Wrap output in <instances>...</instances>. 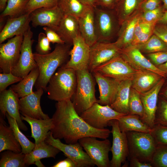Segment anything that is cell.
<instances>
[{
	"instance_id": "cell-23",
	"label": "cell",
	"mask_w": 167,
	"mask_h": 167,
	"mask_svg": "<svg viewBox=\"0 0 167 167\" xmlns=\"http://www.w3.org/2000/svg\"><path fill=\"white\" fill-rule=\"evenodd\" d=\"M142 13L139 8L120 24L115 43L121 49L130 45L134 39L136 25Z\"/></svg>"
},
{
	"instance_id": "cell-42",
	"label": "cell",
	"mask_w": 167,
	"mask_h": 167,
	"mask_svg": "<svg viewBox=\"0 0 167 167\" xmlns=\"http://www.w3.org/2000/svg\"><path fill=\"white\" fill-rule=\"evenodd\" d=\"M150 133L157 145H167V126L156 124Z\"/></svg>"
},
{
	"instance_id": "cell-50",
	"label": "cell",
	"mask_w": 167,
	"mask_h": 167,
	"mask_svg": "<svg viewBox=\"0 0 167 167\" xmlns=\"http://www.w3.org/2000/svg\"><path fill=\"white\" fill-rule=\"evenodd\" d=\"M43 28L50 42L53 44L55 43L56 44L65 43L54 30L46 26L44 27Z\"/></svg>"
},
{
	"instance_id": "cell-28",
	"label": "cell",
	"mask_w": 167,
	"mask_h": 167,
	"mask_svg": "<svg viewBox=\"0 0 167 167\" xmlns=\"http://www.w3.org/2000/svg\"><path fill=\"white\" fill-rule=\"evenodd\" d=\"M162 77L152 71L137 70L132 80L131 87L140 93L144 92L153 88Z\"/></svg>"
},
{
	"instance_id": "cell-10",
	"label": "cell",
	"mask_w": 167,
	"mask_h": 167,
	"mask_svg": "<svg viewBox=\"0 0 167 167\" xmlns=\"http://www.w3.org/2000/svg\"><path fill=\"white\" fill-rule=\"evenodd\" d=\"M94 71L105 76L121 81L129 79L132 80L137 70L119 55L101 64Z\"/></svg>"
},
{
	"instance_id": "cell-53",
	"label": "cell",
	"mask_w": 167,
	"mask_h": 167,
	"mask_svg": "<svg viewBox=\"0 0 167 167\" xmlns=\"http://www.w3.org/2000/svg\"><path fill=\"white\" fill-rule=\"evenodd\" d=\"M51 167H76V166L71 159L67 157L58 162Z\"/></svg>"
},
{
	"instance_id": "cell-41",
	"label": "cell",
	"mask_w": 167,
	"mask_h": 167,
	"mask_svg": "<svg viewBox=\"0 0 167 167\" xmlns=\"http://www.w3.org/2000/svg\"><path fill=\"white\" fill-rule=\"evenodd\" d=\"M58 0H29L24 14H30L34 10L40 8H50L57 5Z\"/></svg>"
},
{
	"instance_id": "cell-8",
	"label": "cell",
	"mask_w": 167,
	"mask_h": 167,
	"mask_svg": "<svg viewBox=\"0 0 167 167\" xmlns=\"http://www.w3.org/2000/svg\"><path fill=\"white\" fill-rule=\"evenodd\" d=\"M126 114L117 112L108 105H102L96 102L82 113L80 116L92 127L103 129L108 126L110 120H118Z\"/></svg>"
},
{
	"instance_id": "cell-36",
	"label": "cell",
	"mask_w": 167,
	"mask_h": 167,
	"mask_svg": "<svg viewBox=\"0 0 167 167\" xmlns=\"http://www.w3.org/2000/svg\"><path fill=\"white\" fill-rule=\"evenodd\" d=\"M25 154L7 150L2 155L0 160V167H24Z\"/></svg>"
},
{
	"instance_id": "cell-59",
	"label": "cell",
	"mask_w": 167,
	"mask_h": 167,
	"mask_svg": "<svg viewBox=\"0 0 167 167\" xmlns=\"http://www.w3.org/2000/svg\"><path fill=\"white\" fill-rule=\"evenodd\" d=\"M163 3V7L165 9L167 10V0H161Z\"/></svg>"
},
{
	"instance_id": "cell-20",
	"label": "cell",
	"mask_w": 167,
	"mask_h": 167,
	"mask_svg": "<svg viewBox=\"0 0 167 167\" xmlns=\"http://www.w3.org/2000/svg\"><path fill=\"white\" fill-rule=\"evenodd\" d=\"M92 73L99 87L100 96L97 102L110 106L115 100L121 81L105 76L96 71Z\"/></svg>"
},
{
	"instance_id": "cell-38",
	"label": "cell",
	"mask_w": 167,
	"mask_h": 167,
	"mask_svg": "<svg viewBox=\"0 0 167 167\" xmlns=\"http://www.w3.org/2000/svg\"><path fill=\"white\" fill-rule=\"evenodd\" d=\"M136 47L141 52L147 54L167 51V44L154 34L146 42Z\"/></svg>"
},
{
	"instance_id": "cell-29",
	"label": "cell",
	"mask_w": 167,
	"mask_h": 167,
	"mask_svg": "<svg viewBox=\"0 0 167 167\" xmlns=\"http://www.w3.org/2000/svg\"><path fill=\"white\" fill-rule=\"evenodd\" d=\"M6 150L19 153L22 152L21 147L9 126L6 124L2 117H0V152Z\"/></svg>"
},
{
	"instance_id": "cell-43",
	"label": "cell",
	"mask_w": 167,
	"mask_h": 167,
	"mask_svg": "<svg viewBox=\"0 0 167 167\" xmlns=\"http://www.w3.org/2000/svg\"><path fill=\"white\" fill-rule=\"evenodd\" d=\"M164 10L163 6H161L155 9L142 12L140 19L145 22H158L164 12Z\"/></svg>"
},
{
	"instance_id": "cell-5",
	"label": "cell",
	"mask_w": 167,
	"mask_h": 167,
	"mask_svg": "<svg viewBox=\"0 0 167 167\" xmlns=\"http://www.w3.org/2000/svg\"><path fill=\"white\" fill-rule=\"evenodd\" d=\"M126 133L130 158L150 163L157 146L152 135L150 133L136 131Z\"/></svg>"
},
{
	"instance_id": "cell-54",
	"label": "cell",
	"mask_w": 167,
	"mask_h": 167,
	"mask_svg": "<svg viewBox=\"0 0 167 167\" xmlns=\"http://www.w3.org/2000/svg\"><path fill=\"white\" fill-rule=\"evenodd\" d=\"M130 166L131 167H152L150 163L141 162L134 158H130Z\"/></svg>"
},
{
	"instance_id": "cell-32",
	"label": "cell",
	"mask_w": 167,
	"mask_h": 167,
	"mask_svg": "<svg viewBox=\"0 0 167 167\" xmlns=\"http://www.w3.org/2000/svg\"><path fill=\"white\" fill-rule=\"evenodd\" d=\"M39 75V71L37 67L33 69L19 83L10 87L19 98L26 96L33 92V87Z\"/></svg>"
},
{
	"instance_id": "cell-3",
	"label": "cell",
	"mask_w": 167,
	"mask_h": 167,
	"mask_svg": "<svg viewBox=\"0 0 167 167\" xmlns=\"http://www.w3.org/2000/svg\"><path fill=\"white\" fill-rule=\"evenodd\" d=\"M77 84L76 71L62 66L51 77L45 91L48 97L51 100L58 102L71 100Z\"/></svg>"
},
{
	"instance_id": "cell-31",
	"label": "cell",
	"mask_w": 167,
	"mask_h": 167,
	"mask_svg": "<svg viewBox=\"0 0 167 167\" xmlns=\"http://www.w3.org/2000/svg\"><path fill=\"white\" fill-rule=\"evenodd\" d=\"M118 126L122 132L136 131L150 133L152 128L144 123L137 115L127 114L118 120Z\"/></svg>"
},
{
	"instance_id": "cell-15",
	"label": "cell",
	"mask_w": 167,
	"mask_h": 167,
	"mask_svg": "<svg viewBox=\"0 0 167 167\" xmlns=\"http://www.w3.org/2000/svg\"><path fill=\"white\" fill-rule=\"evenodd\" d=\"M72 46L69 60L62 66L71 68L76 71L88 69L90 46L80 35L74 39Z\"/></svg>"
},
{
	"instance_id": "cell-24",
	"label": "cell",
	"mask_w": 167,
	"mask_h": 167,
	"mask_svg": "<svg viewBox=\"0 0 167 167\" xmlns=\"http://www.w3.org/2000/svg\"><path fill=\"white\" fill-rule=\"evenodd\" d=\"M54 30L66 44L72 46L74 39L80 35L78 19L70 15H64Z\"/></svg>"
},
{
	"instance_id": "cell-22",
	"label": "cell",
	"mask_w": 167,
	"mask_h": 167,
	"mask_svg": "<svg viewBox=\"0 0 167 167\" xmlns=\"http://www.w3.org/2000/svg\"><path fill=\"white\" fill-rule=\"evenodd\" d=\"M30 14L26 13L15 18H8L0 33V44L6 39L23 35L30 27Z\"/></svg>"
},
{
	"instance_id": "cell-30",
	"label": "cell",
	"mask_w": 167,
	"mask_h": 167,
	"mask_svg": "<svg viewBox=\"0 0 167 167\" xmlns=\"http://www.w3.org/2000/svg\"><path fill=\"white\" fill-rule=\"evenodd\" d=\"M132 80L126 79L120 82L115 100L110 106L118 112L129 114L128 103Z\"/></svg>"
},
{
	"instance_id": "cell-45",
	"label": "cell",
	"mask_w": 167,
	"mask_h": 167,
	"mask_svg": "<svg viewBox=\"0 0 167 167\" xmlns=\"http://www.w3.org/2000/svg\"><path fill=\"white\" fill-rule=\"evenodd\" d=\"M23 79L15 76L11 73L0 74V92L6 89L10 85L20 82Z\"/></svg>"
},
{
	"instance_id": "cell-37",
	"label": "cell",
	"mask_w": 167,
	"mask_h": 167,
	"mask_svg": "<svg viewBox=\"0 0 167 167\" xmlns=\"http://www.w3.org/2000/svg\"><path fill=\"white\" fill-rule=\"evenodd\" d=\"M29 0H8L6 6L0 15L1 18L8 16L13 18L23 15Z\"/></svg>"
},
{
	"instance_id": "cell-57",
	"label": "cell",
	"mask_w": 167,
	"mask_h": 167,
	"mask_svg": "<svg viewBox=\"0 0 167 167\" xmlns=\"http://www.w3.org/2000/svg\"><path fill=\"white\" fill-rule=\"evenodd\" d=\"M157 67L166 74H167V61L165 63L157 66Z\"/></svg>"
},
{
	"instance_id": "cell-40",
	"label": "cell",
	"mask_w": 167,
	"mask_h": 167,
	"mask_svg": "<svg viewBox=\"0 0 167 167\" xmlns=\"http://www.w3.org/2000/svg\"><path fill=\"white\" fill-rule=\"evenodd\" d=\"M150 163L152 167H167V145H157Z\"/></svg>"
},
{
	"instance_id": "cell-19",
	"label": "cell",
	"mask_w": 167,
	"mask_h": 167,
	"mask_svg": "<svg viewBox=\"0 0 167 167\" xmlns=\"http://www.w3.org/2000/svg\"><path fill=\"white\" fill-rule=\"evenodd\" d=\"M19 97L11 87L0 92V110L4 118L7 113L16 121L20 129L26 131L28 129L22 122L19 113Z\"/></svg>"
},
{
	"instance_id": "cell-21",
	"label": "cell",
	"mask_w": 167,
	"mask_h": 167,
	"mask_svg": "<svg viewBox=\"0 0 167 167\" xmlns=\"http://www.w3.org/2000/svg\"><path fill=\"white\" fill-rule=\"evenodd\" d=\"M44 89L40 88L31 94L19 99V110L23 115L38 119L50 118L43 112L40 105L41 97Z\"/></svg>"
},
{
	"instance_id": "cell-7",
	"label": "cell",
	"mask_w": 167,
	"mask_h": 167,
	"mask_svg": "<svg viewBox=\"0 0 167 167\" xmlns=\"http://www.w3.org/2000/svg\"><path fill=\"white\" fill-rule=\"evenodd\" d=\"M78 142L98 167H110V161L109 157L111 143L106 139L99 140L94 137H86L80 139Z\"/></svg>"
},
{
	"instance_id": "cell-61",
	"label": "cell",
	"mask_w": 167,
	"mask_h": 167,
	"mask_svg": "<svg viewBox=\"0 0 167 167\" xmlns=\"http://www.w3.org/2000/svg\"><path fill=\"white\" fill-rule=\"evenodd\" d=\"M120 0H116L117 3Z\"/></svg>"
},
{
	"instance_id": "cell-6",
	"label": "cell",
	"mask_w": 167,
	"mask_h": 167,
	"mask_svg": "<svg viewBox=\"0 0 167 167\" xmlns=\"http://www.w3.org/2000/svg\"><path fill=\"white\" fill-rule=\"evenodd\" d=\"M98 6L94 7V23L97 41L109 42L118 33L120 25L115 11Z\"/></svg>"
},
{
	"instance_id": "cell-52",
	"label": "cell",
	"mask_w": 167,
	"mask_h": 167,
	"mask_svg": "<svg viewBox=\"0 0 167 167\" xmlns=\"http://www.w3.org/2000/svg\"><path fill=\"white\" fill-rule=\"evenodd\" d=\"M95 6L109 9H114L116 0H94Z\"/></svg>"
},
{
	"instance_id": "cell-9",
	"label": "cell",
	"mask_w": 167,
	"mask_h": 167,
	"mask_svg": "<svg viewBox=\"0 0 167 167\" xmlns=\"http://www.w3.org/2000/svg\"><path fill=\"white\" fill-rule=\"evenodd\" d=\"M45 142L62 152L65 156L75 163L76 167H93L95 165L79 142L74 144H64L59 139L54 138L50 131Z\"/></svg>"
},
{
	"instance_id": "cell-14",
	"label": "cell",
	"mask_w": 167,
	"mask_h": 167,
	"mask_svg": "<svg viewBox=\"0 0 167 167\" xmlns=\"http://www.w3.org/2000/svg\"><path fill=\"white\" fill-rule=\"evenodd\" d=\"M121 49L115 42L97 41L90 46L88 69L92 73L101 64L119 55Z\"/></svg>"
},
{
	"instance_id": "cell-33",
	"label": "cell",
	"mask_w": 167,
	"mask_h": 167,
	"mask_svg": "<svg viewBox=\"0 0 167 167\" xmlns=\"http://www.w3.org/2000/svg\"><path fill=\"white\" fill-rule=\"evenodd\" d=\"M142 1V0H120L117 3L114 9L120 25L139 8Z\"/></svg>"
},
{
	"instance_id": "cell-58",
	"label": "cell",
	"mask_w": 167,
	"mask_h": 167,
	"mask_svg": "<svg viewBox=\"0 0 167 167\" xmlns=\"http://www.w3.org/2000/svg\"><path fill=\"white\" fill-rule=\"evenodd\" d=\"M8 0H0V11L2 12L5 9Z\"/></svg>"
},
{
	"instance_id": "cell-49",
	"label": "cell",
	"mask_w": 167,
	"mask_h": 167,
	"mask_svg": "<svg viewBox=\"0 0 167 167\" xmlns=\"http://www.w3.org/2000/svg\"><path fill=\"white\" fill-rule=\"evenodd\" d=\"M161 0H143L139 9L142 12L155 9L161 6Z\"/></svg>"
},
{
	"instance_id": "cell-35",
	"label": "cell",
	"mask_w": 167,
	"mask_h": 167,
	"mask_svg": "<svg viewBox=\"0 0 167 167\" xmlns=\"http://www.w3.org/2000/svg\"><path fill=\"white\" fill-rule=\"evenodd\" d=\"M58 6L64 15H70L78 18L89 7L82 4L79 0H58Z\"/></svg>"
},
{
	"instance_id": "cell-47",
	"label": "cell",
	"mask_w": 167,
	"mask_h": 167,
	"mask_svg": "<svg viewBox=\"0 0 167 167\" xmlns=\"http://www.w3.org/2000/svg\"><path fill=\"white\" fill-rule=\"evenodd\" d=\"M156 124L167 126V101L165 100L161 101L159 113L156 114Z\"/></svg>"
},
{
	"instance_id": "cell-18",
	"label": "cell",
	"mask_w": 167,
	"mask_h": 167,
	"mask_svg": "<svg viewBox=\"0 0 167 167\" xmlns=\"http://www.w3.org/2000/svg\"><path fill=\"white\" fill-rule=\"evenodd\" d=\"M63 15L57 6L50 8H39L30 14L33 27L46 26L53 30L58 26Z\"/></svg>"
},
{
	"instance_id": "cell-46",
	"label": "cell",
	"mask_w": 167,
	"mask_h": 167,
	"mask_svg": "<svg viewBox=\"0 0 167 167\" xmlns=\"http://www.w3.org/2000/svg\"><path fill=\"white\" fill-rule=\"evenodd\" d=\"M155 26L150 27L143 31L133 39L130 45L136 46L146 42L154 34Z\"/></svg>"
},
{
	"instance_id": "cell-62",
	"label": "cell",
	"mask_w": 167,
	"mask_h": 167,
	"mask_svg": "<svg viewBox=\"0 0 167 167\" xmlns=\"http://www.w3.org/2000/svg\"><path fill=\"white\" fill-rule=\"evenodd\" d=\"M142 0L143 1V0Z\"/></svg>"
},
{
	"instance_id": "cell-17",
	"label": "cell",
	"mask_w": 167,
	"mask_h": 167,
	"mask_svg": "<svg viewBox=\"0 0 167 167\" xmlns=\"http://www.w3.org/2000/svg\"><path fill=\"white\" fill-rule=\"evenodd\" d=\"M164 82V79H161L150 90L140 93L141 99L144 109L143 116L140 119L144 123L151 128L155 125L158 95Z\"/></svg>"
},
{
	"instance_id": "cell-60",
	"label": "cell",
	"mask_w": 167,
	"mask_h": 167,
	"mask_svg": "<svg viewBox=\"0 0 167 167\" xmlns=\"http://www.w3.org/2000/svg\"><path fill=\"white\" fill-rule=\"evenodd\" d=\"M165 95H166V96L167 97V90H166V92H165Z\"/></svg>"
},
{
	"instance_id": "cell-56",
	"label": "cell",
	"mask_w": 167,
	"mask_h": 167,
	"mask_svg": "<svg viewBox=\"0 0 167 167\" xmlns=\"http://www.w3.org/2000/svg\"><path fill=\"white\" fill-rule=\"evenodd\" d=\"M84 5L91 7L95 6L94 0H79Z\"/></svg>"
},
{
	"instance_id": "cell-1",
	"label": "cell",
	"mask_w": 167,
	"mask_h": 167,
	"mask_svg": "<svg viewBox=\"0 0 167 167\" xmlns=\"http://www.w3.org/2000/svg\"><path fill=\"white\" fill-rule=\"evenodd\" d=\"M55 106L50 130L54 138L63 139L67 144H74L86 137L107 139L111 133L108 129H96L88 124L77 113L71 100L58 101Z\"/></svg>"
},
{
	"instance_id": "cell-55",
	"label": "cell",
	"mask_w": 167,
	"mask_h": 167,
	"mask_svg": "<svg viewBox=\"0 0 167 167\" xmlns=\"http://www.w3.org/2000/svg\"><path fill=\"white\" fill-rule=\"evenodd\" d=\"M157 23L167 24V10L164 12Z\"/></svg>"
},
{
	"instance_id": "cell-12",
	"label": "cell",
	"mask_w": 167,
	"mask_h": 167,
	"mask_svg": "<svg viewBox=\"0 0 167 167\" xmlns=\"http://www.w3.org/2000/svg\"><path fill=\"white\" fill-rule=\"evenodd\" d=\"M108 126L112 127V144L110 151L112 155L111 167H120L129 155L128 140L126 132L120 130L117 120H110Z\"/></svg>"
},
{
	"instance_id": "cell-11",
	"label": "cell",
	"mask_w": 167,
	"mask_h": 167,
	"mask_svg": "<svg viewBox=\"0 0 167 167\" xmlns=\"http://www.w3.org/2000/svg\"><path fill=\"white\" fill-rule=\"evenodd\" d=\"M33 33L30 27L24 35L19 61L12 71L14 75L22 79L34 68L38 67L33 56L32 46L34 41Z\"/></svg>"
},
{
	"instance_id": "cell-26",
	"label": "cell",
	"mask_w": 167,
	"mask_h": 167,
	"mask_svg": "<svg viewBox=\"0 0 167 167\" xmlns=\"http://www.w3.org/2000/svg\"><path fill=\"white\" fill-rule=\"evenodd\" d=\"M22 120L28 122L31 129V137L35 140V147L38 146L45 141L48 133L53 126L52 118L38 119L29 117L26 115H21Z\"/></svg>"
},
{
	"instance_id": "cell-39",
	"label": "cell",
	"mask_w": 167,
	"mask_h": 167,
	"mask_svg": "<svg viewBox=\"0 0 167 167\" xmlns=\"http://www.w3.org/2000/svg\"><path fill=\"white\" fill-rule=\"evenodd\" d=\"M128 105L129 114L138 115L140 118L143 117L144 109L140 93L132 87L130 92Z\"/></svg>"
},
{
	"instance_id": "cell-25",
	"label": "cell",
	"mask_w": 167,
	"mask_h": 167,
	"mask_svg": "<svg viewBox=\"0 0 167 167\" xmlns=\"http://www.w3.org/2000/svg\"><path fill=\"white\" fill-rule=\"evenodd\" d=\"M77 19L80 34L86 43L91 46L97 41L95 27L94 7H88Z\"/></svg>"
},
{
	"instance_id": "cell-44",
	"label": "cell",
	"mask_w": 167,
	"mask_h": 167,
	"mask_svg": "<svg viewBox=\"0 0 167 167\" xmlns=\"http://www.w3.org/2000/svg\"><path fill=\"white\" fill-rule=\"evenodd\" d=\"M38 41L36 47V53L41 55L46 54L50 53V42L45 33L42 32L40 33L38 36Z\"/></svg>"
},
{
	"instance_id": "cell-48",
	"label": "cell",
	"mask_w": 167,
	"mask_h": 167,
	"mask_svg": "<svg viewBox=\"0 0 167 167\" xmlns=\"http://www.w3.org/2000/svg\"><path fill=\"white\" fill-rule=\"evenodd\" d=\"M147 55L156 66L167 61V51L150 53L148 54Z\"/></svg>"
},
{
	"instance_id": "cell-16",
	"label": "cell",
	"mask_w": 167,
	"mask_h": 167,
	"mask_svg": "<svg viewBox=\"0 0 167 167\" xmlns=\"http://www.w3.org/2000/svg\"><path fill=\"white\" fill-rule=\"evenodd\" d=\"M120 55L136 70L152 71L166 77V74L147 59L136 46L130 45L121 49Z\"/></svg>"
},
{
	"instance_id": "cell-4",
	"label": "cell",
	"mask_w": 167,
	"mask_h": 167,
	"mask_svg": "<svg viewBox=\"0 0 167 167\" xmlns=\"http://www.w3.org/2000/svg\"><path fill=\"white\" fill-rule=\"evenodd\" d=\"M76 71L77 86L71 100L80 115L96 102L97 100L95 96V79L92 73L88 69Z\"/></svg>"
},
{
	"instance_id": "cell-51",
	"label": "cell",
	"mask_w": 167,
	"mask_h": 167,
	"mask_svg": "<svg viewBox=\"0 0 167 167\" xmlns=\"http://www.w3.org/2000/svg\"><path fill=\"white\" fill-rule=\"evenodd\" d=\"M154 34L167 44V24H158L157 23L155 27Z\"/></svg>"
},
{
	"instance_id": "cell-13",
	"label": "cell",
	"mask_w": 167,
	"mask_h": 167,
	"mask_svg": "<svg viewBox=\"0 0 167 167\" xmlns=\"http://www.w3.org/2000/svg\"><path fill=\"white\" fill-rule=\"evenodd\" d=\"M24 35L16 36L0 45V67L3 73H11L20 56Z\"/></svg>"
},
{
	"instance_id": "cell-63",
	"label": "cell",
	"mask_w": 167,
	"mask_h": 167,
	"mask_svg": "<svg viewBox=\"0 0 167 167\" xmlns=\"http://www.w3.org/2000/svg\"></svg>"
},
{
	"instance_id": "cell-27",
	"label": "cell",
	"mask_w": 167,
	"mask_h": 167,
	"mask_svg": "<svg viewBox=\"0 0 167 167\" xmlns=\"http://www.w3.org/2000/svg\"><path fill=\"white\" fill-rule=\"evenodd\" d=\"M61 151L57 148L45 141L35 147L30 153L25 154L24 162L26 165L35 164L38 167H44L40 160L52 157L55 158Z\"/></svg>"
},
{
	"instance_id": "cell-34",
	"label": "cell",
	"mask_w": 167,
	"mask_h": 167,
	"mask_svg": "<svg viewBox=\"0 0 167 167\" xmlns=\"http://www.w3.org/2000/svg\"><path fill=\"white\" fill-rule=\"evenodd\" d=\"M10 127L13 130L16 138L22 148V152L25 154L30 153L34 149L35 144L30 141L20 131L16 120L6 113V114Z\"/></svg>"
},
{
	"instance_id": "cell-2",
	"label": "cell",
	"mask_w": 167,
	"mask_h": 167,
	"mask_svg": "<svg viewBox=\"0 0 167 167\" xmlns=\"http://www.w3.org/2000/svg\"><path fill=\"white\" fill-rule=\"evenodd\" d=\"M71 46L65 43L56 44L54 50L48 54L33 53L39 71V75L35 85L36 89L42 88L45 91L50 79L56 70L69 60Z\"/></svg>"
}]
</instances>
